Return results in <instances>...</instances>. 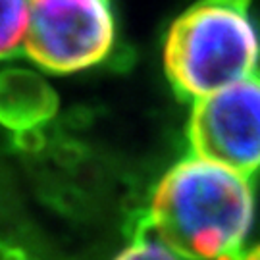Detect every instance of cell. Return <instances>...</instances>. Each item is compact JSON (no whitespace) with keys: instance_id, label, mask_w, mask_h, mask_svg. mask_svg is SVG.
Segmentation results:
<instances>
[{"instance_id":"7a4b0ae2","label":"cell","mask_w":260,"mask_h":260,"mask_svg":"<svg viewBox=\"0 0 260 260\" xmlns=\"http://www.w3.org/2000/svg\"><path fill=\"white\" fill-rule=\"evenodd\" d=\"M258 31L249 0H201L168 29L164 72L181 101H199L254 74Z\"/></svg>"},{"instance_id":"9c48e42d","label":"cell","mask_w":260,"mask_h":260,"mask_svg":"<svg viewBox=\"0 0 260 260\" xmlns=\"http://www.w3.org/2000/svg\"><path fill=\"white\" fill-rule=\"evenodd\" d=\"M239 260H260V247L252 249V251L247 252L245 256H239Z\"/></svg>"},{"instance_id":"52a82bcc","label":"cell","mask_w":260,"mask_h":260,"mask_svg":"<svg viewBox=\"0 0 260 260\" xmlns=\"http://www.w3.org/2000/svg\"><path fill=\"white\" fill-rule=\"evenodd\" d=\"M114 260H185L168 243L149 232H141L139 239L133 241Z\"/></svg>"},{"instance_id":"5b68a950","label":"cell","mask_w":260,"mask_h":260,"mask_svg":"<svg viewBox=\"0 0 260 260\" xmlns=\"http://www.w3.org/2000/svg\"><path fill=\"white\" fill-rule=\"evenodd\" d=\"M58 110V94L45 77L27 68H4L0 77V118L12 131L39 127Z\"/></svg>"},{"instance_id":"6da1fadb","label":"cell","mask_w":260,"mask_h":260,"mask_svg":"<svg viewBox=\"0 0 260 260\" xmlns=\"http://www.w3.org/2000/svg\"><path fill=\"white\" fill-rule=\"evenodd\" d=\"M254 222V191L247 174L193 154L158 181L141 232L168 243L185 260L239 256Z\"/></svg>"},{"instance_id":"3957f363","label":"cell","mask_w":260,"mask_h":260,"mask_svg":"<svg viewBox=\"0 0 260 260\" xmlns=\"http://www.w3.org/2000/svg\"><path fill=\"white\" fill-rule=\"evenodd\" d=\"M116 43L110 0H31L23 52L50 74L68 75L104 62Z\"/></svg>"},{"instance_id":"8992f818","label":"cell","mask_w":260,"mask_h":260,"mask_svg":"<svg viewBox=\"0 0 260 260\" xmlns=\"http://www.w3.org/2000/svg\"><path fill=\"white\" fill-rule=\"evenodd\" d=\"M2 58L8 60L23 50V41L29 29L31 18V0H2Z\"/></svg>"},{"instance_id":"277c9868","label":"cell","mask_w":260,"mask_h":260,"mask_svg":"<svg viewBox=\"0 0 260 260\" xmlns=\"http://www.w3.org/2000/svg\"><path fill=\"white\" fill-rule=\"evenodd\" d=\"M187 137L195 154L251 176L260 170V74L195 101Z\"/></svg>"},{"instance_id":"ba28073f","label":"cell","mask_w":260,"mask_h":260,"mask_svg":"<svg viewBox=\"0 0 260 260\" xmlns=\"http://www.w3.org/2000/svg\"><path fill=\"white\" fill-rule=\"evenodd\" d=\"M16 145L19 149L35 152V150L43 149L45 145V135L41 133L39 127H29V129L16 131Z\"/></svg>"}]
</instances>
